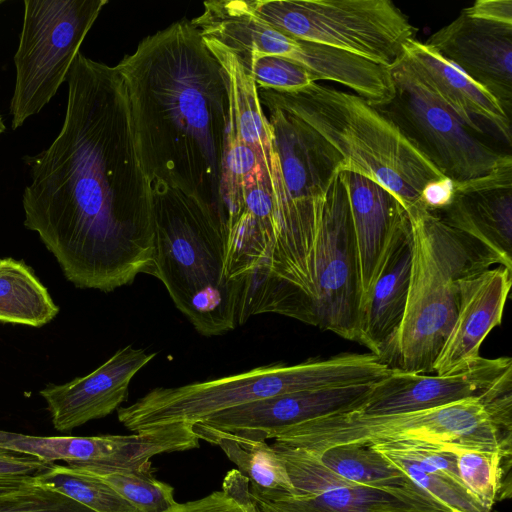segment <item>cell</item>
Returning <instances> with one entry per match:
<instances>
[{
  "label": "cell",
  "instance_id": "6da1fadb",
  "mask_svg": "<svg viewBox=\"0 0 512 512\" xmlns=\"http://www.w3.org/2000/svg\"><path fill=\"white\" fill-rule=\"evenodd\" d=\"M67 83L61 130L30 160L24 225L76 287L110 292L152 269L151 185L116 67L79 52Z\"/></svg>",
  "mask_w": 512,
  "mask_h": 512
},
{
  "label": "cell",
  "instance_id": "7a4b0ae2",
  "mask_svg": "<svg viewBox=\"0 0 512 512\" xmlns=\"http://www.w3.org/2000/svg\"><path fill=\"white\" fill-rule=\"evenodd\" d=\"M126 86L136 150L150 182L208 203L222 223L229 118L224 71L191 21L144 38L116 66Z\"/></svg>",
  "mask_w": 512,
  "mask_h": 512
},
{
  "label": "cell",
  "instance_id": "3957f363",
  "mask_svg": "<svg viewBox=\"0 0 512 512\" xmlns=\"http://www.w3.org/2000/svg\"><path fill=\"white\" fill-rule=\"evenodd\" d=\"M154 255L149 273L204 336L240 325L242 287L224 275V240L217 212L200 198L151 184Z\"/></svg>",
  "mask_w": 512,
  "mask_h": 512
},
{
  "label": "cell",
  "instance_id": "277c9868",
  "mask_svg": "<svg viewBox=\"0 0 512 512\" xmlns=\"http://www.w3.org/2000/svg\"><path fill=\"white\" fill-rule=\"evenodd\" d=\"M260 102L299 118L342 156L345 167L386 188L408 212L430 182L446 177L378 107L314 82L295 92L258 89ZM340 170V171H341Z\"/></svg>",
  "mask_w": 512,
  "mask_h": 512
},
{
  "label": "cell",
  "instance_id": "5b68a950",
  "mask_svg": "<svg viewBox=\"0 0 512 512\" xmlns=\"http://www.w3.org/2000/svg\"><path fill=\"white\" fill-rule=\"evenodd\" d=\"M412 259L406 309L382 362L390 369L431 374L455 321L462 279L499 259L423 207L408 212Z\"/></svg>",
  "mask_w": 512,
  "mask_h": 512
},
{
  "label": "cell",
  "instance_id": "8992f818",
  "mask_svg": "<svg viewBox=\"0 0 512 512\" xmlns=\"http://www.w3.org/2000/svg\"><path fill=\"white\" fill-rule=\"evenodd\" d=\"M391 369L372 353H346L286 365L260 366L239 374L178 387H157L117 409L118 420L138 432L173 423H198L215 413L281 394L372 384Z\"/></svg>",
  "mask_w": 512,
  "mask_h": 512
},
{
  "label": "cell",
  "instance_id": "52a82bcc",
  "mask_svg": "<svg viewBox=\"0 0 512 512\" xmlns=\"http://www.w3.org/2000/svg\"><path fill=\"white\" fill-rule=\"evenodd\" d=\"M512 391L413 412L364 415L353 411L280 431L273 446L318 453L340 445L431 443L494 449L512 439Z\"/></svg>",
  "mask_w": 512,
  "mask_h": 512
},
{
  "label": "cell",
  "instance_id": "ba28073f",
  "mask_svg": "<svg viewBox=\"0 0 512 512\" xmlns=\"http://www.w3.org/2000/svg\"><path fill=\"white\" fill-rule=\"evenodd\" d=\"M261 105L268 111L276 158L274 256L289 265H303L314 254L326 191L345 163L305 122L270 103Z\"/></svg>",
  "mask_w": 512,
  "mask_h": 512
},
{
  "label": "cell",
  "instance_id": "9c48e42d",
  "mask_svg": "<svg viewBox=\"0 0 512 512\" xmlns=\"http://www.w3.org/2000/svg\"><path fill=\"white\" fill-rule=\"evenodd\" d=\"M254 12L291 37L390 68L415 28L390 0H250Z\"/></svg>",
  "mask_w": 512,
  "mask_h": 512
},
{
  "label": "cell",
  "instance_id": "30bf717a",
  "mask_svg": "<svg viewBox=\"0 0 512 512\" xmlns=\"http://www.w3.org/2000/svg\"><path fill=\"white\" fill-rule=\"evenodd\" d=\"M107 0H25L14 55L11 127L39 113L67 80L80 46Z\"/></svg>",
  "mask_w": 512,
  "mask_h": 512
},
{
  "label": "cell",
  "instance_id": "8fae6325",
  "mask_svg": "<svg viewBox=\"0 0 512 512\" xmlns=\"http://www.w3.org/2000/svg\"><path fill=\"white\" fill-rule=\"evenodd\" d=\"M389 70L395 95L378 108L455 184L483 177L511 157L474 136L419 79L403 55Z\"/></svg>",
  "mask_w": 512,
  "mask_h": 512
},
{
  "label": "cell",
  "instance_id": "7c38bea8",
  "mask_svg": "<svg viewBox=\"0 0 512 512\" xmlns=\"http://www.w3.org/2000/svg\"><path fill=\"white\" fill-rule=\"evenodd\" d=\"M315 326L356 341L361 304L358 249L339 172L324 201L313 267Z\"/></svg>",
  "mask_w": 512,
  "mask_h": 512
},
{
  "label": "cell",
  "instance_id": "4fadbf2b",
  "mask_svg": "<svg viewBox=\"0 0 512 512\" xmlns=\"http://www.w3.org/2000/svg\"><path fill=\"white\" fill-rule=\"evenodd\" d=\"M512 388V359L479 357L465 369L447 375L391 369L371 384L353 412L385 415L428 410L469 398H486ZM350 412V411H349Z\"/></svg>",
  "mask_w": 512,
  "mask_h": 512
},
{
  "label": "cell",
  "instance_id": "5bb4252c",
  "mask_svg": "<svg viewBox=\"0 0 512 512\" xmlns=\"http://www.w3.org/2000/svg\"><path fill=\"white\" fill-rule=\"evenodd\" d=\"M273 446V445H272ZM295 495L283 502L304 512H449L416 486L382 489L343 479L304 449L273 446Z\"/></svg>",
  "mask_w": 512,
  "mask_h": 512
},
{
  "label": "cell",
  "instance_id": "9a60e30c",
  "mask_svg": "<svg viewBox=\"0 0 512 512\" xmlns=\"http://www.w3.org/2000/svg\"><path fill=\"white\" fill-rule=\"evenodd\" d=\"M370 386L361 384L281 394L215 413L194 425L240 438L265 441L297 424L356 410Z\"/></svg>",
  "mask_w": 512,
  "mask_h": 512
},
{
  "label": "cell",
  "instance_id": "2e32d148",
  "mask_svg": "<svg viewBox=\"0 0 512 512\" xmlns=\"http://www.w3.org/2000/svg\"><path fill=\"white\" fill-rule=\"evenodd\" d=\"M425 44L492 94L511 116L512 25L461 13Z\"/></svg>",
  "mask_w": 512,
  "mask_h": 512
},
{
  "label": "cell",
  "instance_id": "e0dca14e",
  "mask_svg": "<svg viewBox=\"0 0 512 512\" xmlns=\"http://www.w3.org/2000/svg\"><path fill=\"white\" fill-rule=\"evenodd\" d=\"M155 356L128 345L119 349L90 374L40 391L58 431H69L103 418L127 399L133 377Z\"/></svg>",
  "mask_w": 512,
  "mask_h": 512
},
{
  "label": "cell",
  "instance_id": "ac0fdd59",
  "mask_svg": "<svg viewBox=\"0 0 512 512\" xmlns=\"http://www.w3.org/2000/svg\"><path fill=\"white\" fill-rule=\"evenodd\" d=\"M512 271L498 265L460 282L457 315L434 365L437 375L465 369L479 357L482 342L500 325Z\"/></svg>",
  "mask_w": 512,
  "mask_h": 512
},
{
  "label": "cell",
  "instance_id": "d6986e66",
  "mask_svg": "<svg viewBox=\"0 0 512 512\" xmlns=\"http://www.w3.org/2000/svg\"><path fill=\"white\" fill-rule=\"evenodd\" d=\"M403 56L419 79L466 128L482 134L487 124L511 145V116L486 89L414 38L406 43Z\"/></svg>",
  "mask_w": 512,
  "mask_h": 512
},
{
  "label": "cell",
  "instance_id": "ffe728a7",
  "mask_svg": "<svg viewBox=\"0 0 512 512\" xmlns=\"http://www.w3.org/2000/svg\"><path fill=\"white\" fill-rule=\"evenodd\" d=\"M339 177L346 190L358 249L362 301L392 242L410 221L401 202L372 179L350 170L339 171Z\"/></svg>",
  "mask_w": 512,
  "mask_h": 512
},
{
  "label": "cell",
  "instance_id": "44dd1931",
  "mask_svg": "<svg viewBox=\"0 0 512 512\" xmlns=\"http://www.w3.org/2000/svg\"><path fill=\"white\" fill-rule=\"evenodd\" d=\"M411 259L412 231L409 222L392 242L375 281L360 305L356 341L366 346L381 362L404 317Z\"/></svg>",
  "mask_w": 512,
  "mask_h": 512
},
{
  "label": "cell",
  "instance_id": "7402d4cb",
  "mask_svg": "<svg viewBox=\"0 0 512 512\" xmlns=\"http://www.w3.org/2000/svg\"><path fill=\"white\" fill-rule=\"evenodd\" d=\"M202 38L226 77L229 97L227 131L254 151L260 171L269 180L274 192L276 167L272 129L255 81L231 50L213 38Z\"/></svg>",
  "mask_w": 512,
  "mask_h": 512
},
{
  "label": "cell",
  "instance_id": "603a6c76",
  "mask_svg": "<svg viewBox=\"0 0 512 512\" xmlns=\"http://www.w3.org/2000/svg\"><path fill=\"white\" fill-rule=\"evenodd\" d=\"M435 214L479 242L512 271V188L455 190L452 202Z\"/></svg>",
  "mask_w": 512,
  "mask_h": 512
},
{
  "label": "cell",
  "instance_id": "cb8c5ba5",
  "mask_svg": "<svg viewBox=\"0 0 512 512\" xmlns=\"http://www.w3.org/2000/svg\"><path fill=\"white\" fill-rule=\"evenodd\" d=\"M199 439L219 446L251 483L250 490L271 501H286L295 490L278 451L266 441L249 440L194 426Z\"/></svg>",
  "mask_w": 512,
  "mask_h": 512
},
{
  "label": "cell",
  "instance_id": "d4e9b609",
  "mask_svg": "<svg viewBox=\"0 0 512 512\" xmlns=\"http://www.w3.org/2000/svg\"><path fill=\"white\" fill-rule=\"evenodd\" d=\"M48 290L23 261L0 258V321L41 327L58 314Z\"/></svg>",
  "mask_w": 512,
  "mask_h": 512
},
{
  "label": "cell",
  "instance_id": "484cf974",
  "mask_svg": "<svg viewBox=\"0 0 512 512\" xmlns=\"http://www.w3.org/2000/svg\"><path fill=\"white\" fill-rule=\"evenodd\" d=\"M512 440L494 449L454 446L462 483L483 504L493 508L511 495Z\"/></svg>",
  "mask_w": 512,
  "mask_h": 512
},
{
  "label": "cell",
  "instance_id": "4316f807",
  "mask_svg": "<svg viewBox=\"0 0 512 512\" xmlns=\"http://www.w3.org/2000/svg\"><path fill=\"white\" fill-rule=\"evenodd\" d=\"M371 447L401 470L417 488L449 512H493V508L476 498L460 479L447 472L384 444H375Z\"/></svg>",
  "mask_w": 512,
  "mask_h": 512
},
{
  "label": "cell",
  "instance_id": "83f0119b",
  "mask_svg": "<svg viewBox=\"0 0 512 512\" xmlns=\"http://www.w3.org/2000/svg\"><path fill=\"white\" fill-rule=\"evenodd\" d=\"M313 454L324 467L359 485L382 489L415 486L401 470L371 446L340 445Z\"/></svg>",
  "mask_w": 512,
  "mask_h": 512
},
{
  "label": "cell",
  "instance_id": "f1b7e54d",
  "mask_svg": "<svg viewBox=\"0 0 512 512\" xmlns=\"http://www.w3.org/2000/svg\"><path fill=\"white\" fill-rule=\"evenodd\" d=\"M34 485L60 493L94 512H140L99 478L67 465L51 464L33 476Z\"/></svg>",
  "mask_w": 512,
  "mask_h": 512
},
{
  "label": "cell",
  "instance_id": "f546056e",
  "mask_svg": "<svg viewBox=\"0 0 512 512\" xmlns=\"http://www.w3.org/2000/svg\"><path fill=\"white\" fill-rule=\"evenodd\" d=\"M105 435L33 436L0 430V448L33 456L44 463L96 462L104 453Z\"/></svg>",
  "mask_w": 512,
  "mask_h": 512
},
{
  "label": "cell",
  "instance_id": "4dcf8cb0",
  "mask_svg": "<svg viewBox=\"0 0 512 512\" xmlns=\"http://www.w3.org/2000/svg\"><path fill=\"white\" fill-rule=\"evenodd\" d=\"M89 475L105 482L140 512H164L177 504L173 487L153 476L151 463L135 470Z\"/></svg>",
  "mask_w": 512,
  "mask_h": 512
},
{
  "label": "cell",
  "instance_id": "1f68e13d",
  "mask_svg": "<svg viewBox=\"0 0 512 512\" xmlns=\"http://www.w3.org/2000/svg\"><path fill=\"white\" fill-rule=\"evenodd\" d=\"M237 57L258 89L295 92L316 82L304 67L289 59L276 56Z\"/></svg>",
  "mask_w": 512,
  "mask_h": 512
},
{
  "label": "cell",
  "instance_id": "d6a6232c",
  "mask_svg": "<svg viewBox=\"0 0 512 512\" xmlns=\"http://www.w3.org/2000/svg\"><path fill=\"white\" fill-rule=\"evenodd\" d=\"M0 512H94L55 491L35 487L0 504Z\"/></svg>",
  "mask_w": 512,
  "mask_h": 512
},
{
  "label": "cell",
  "instance_id": "836d02e7",
  "mask_svg": "<svg viewBox=\"0 0 512 512\" xmlns=\"http://www.w3.org/2000/svg\"><path fill=\"white\" fill-rule=\"evenodd\" d=\"M164 512H260L254 500L242 503L223 491L213 492L203 498L178 503Z\"/></svg>",
  "mask_w": 512,
  "mask_h": 512
},
{
  "label": "cell",
  "instance_id": "e575fe53",
  "mask_svg": "<svg viewBox=\"0 0 512 512\" xmlns=\"http://www.w3.org/2000/svg\"><path fill=\"white\" fill-rule=\"evenodd\" d=\"M50 465L33 456L0 448V477L35 476Z\"/></svg>",
  "mask_w": 512,
  "mask_h": 512
},
{
  "label": "cell",
  "instance_id": "d590c367",
  "mask_svg": "<svg viewBox=\"0 0 512 512\" xmlns=\"http://www.w3.org/2000/svg\"><path fill=\"white\" fill-rule=\"evenodd\" d=\"M462 13L471 18L512 25V0H478Z\"/></svg>",
  "mask_w": 512,
  "mask_h": 512
},
{
  "label": "cell",
  "instance_id": "8d00e7d4",
  "mask_svg": "<svg viewBox=\"0 0 512 512\" xmlns=\"http://www.w3.org/2000/svg\"><path fill=\"white\" fill-rule=\"evenodd\" d=\"M454 195L455 183L450 178L443 177L426 185L420 196V204L424 209L435 213L446 208Z\"/></svg>",
  "mask_w": 512,
  "mask_h": 512
},
{
  "label": "cell",
  "instance_id": "74e56055",
  "mask_svg": "<svg viewBox=\"0 0 512 512\" xmlns=\"http://www.w3.org/2000/svg\"><path fill=\"white\" fill-rule=\"evenodd\" d=\"M35 487L33 476L0 477V504Z\"/></svg>",
  "mask_w": 512,
  "mask_h": 512
},
{
  "label": "cell",
  "instance_id": "f35d334b",
  "mask_svg": "<svg viewBox=\"0 0 512 512\" xmlns=\"http://www.w3.org/2000/svg\"><path fill=\"white\" fill-rule=\"evenodd\" d=\"M250 492L260 512H304L291 506L287 502L271 501L251 490Z\"/></svg>",
  "mask_w": 512,
  "mask_h": 512
},
{
  "label": "cell",
  "instance_id": "ab89813d",
  "mask_svg": "<svg viewBox=\"0 0 512 512\" xmlns=\"http://www.w3.org/2000/svg\"><path fill=\"white\" fill-rule=\"evenodd\" d=\"M6 129L2 116L0 115V134H2Z\"/></svg>",
  "mask_w": 512,
  "mask_h": 512
}]
</instances>
